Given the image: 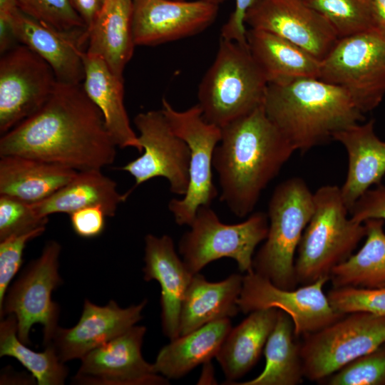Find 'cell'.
I'll use <instances>...</instances> for the list:
<instances>
[{"label": "cell", "mask_w": 385, "mask_h": 385, "mask_svg": "<svg viewBox=\"0 0 385 385\" xmlns=\"http://www.w3.org/2000/svg\"><path fill=\"white\" fill-rule=\"evenodd\" d=\"M146 328L133 326L122 334L95 348L81 360L73 377L76 384L159 385L168 379L157 374L142 356Z\"/></svg>", "instance_id": "obj_16"}, {"label": "cell", "mask_w": 385, "mask_h": 385, "mask_svg": "<svg viewBox=\"0 0 385 385\" xmlns=\"http://www.w3.org/2000/svg\"><path fill=\"white\" fill-rule=\"evenodd\" d=\"M183 1H185V0H183ZM202 1H208V2H210V3H213V4L220 5V4L225 2L227 0H202Z\"/></svg>", "instance_id": "obj_44"}, {"label": "cell", "mask_w": 385, "mask_h": 385, "mask_svg": "<svg viewBox=\"0 0 385 385\" xmlns=\"http://www.w3.org/2000/svg\"><path fill=\"white\" fill-rule=\"evenodd\" d=\"M144 262V279L155 280L160 286L163 332L172 340L179 337L181 306L193 274L178 257L172 238L167 235L145 236Z\"/></svg>", "instance_id": "obj_20"}, {"label": "cell", "mask_w": 385, "mask_h": 385, "mask_svg": "<svg viewBox=\"0 0 385 385\" xmlns=\"http://www.w3.org/2000/svg\"><path fill=\"white\" fill-rule=\"evenodd\" d=\"M221 129L212 159L220 198L235 216L244 217L295 150L267 116L263 104Z\"/></svg>", "instance_id": "obj_2"}, {"label": "cell", "mask_w": 385, "mask_h": 385, "mask_svg": "<svg viewBox=\"0 0 385 385\" xmlns=\"http://www.w3.org/2000/svg\"><path fill=\"white\" fill-rule=\"evenodd\" d=\"M70 1L83 19L87 33L98 14L103 0H70Z\"/></svg>", "instance_id": "obj_42"}, {"label": "cell", "mask_w": 385, "mask_h": 385, "mask_svg": "<svg viewBox=\"0 0 385 385\" xmlns=\"http://www.w3.org/2000/svg\"><path fill=\"white\" fill-rule=\"evenodd\" d=\"M46 227L10 236L0 241V305L9 284L23 262V253L27 243L41 235Z\"/></svg>", "instance_id": "obj_38"}, {"label": "cell", "mask_w": 385, "mask_h": 385, "mask_svg": "<svg viewBox=\"0 0 385 385\" xmlns=\"http://www.w3.org/2000/svg\"><path fill=\"white\" fill-rule=\"evenodd\" d=\"M219 6L202 0H133L135 46H157L196 35L216 19Z\"/></svg>", "instance_id": "obj_17"}, {"label": "cell", "mask_w": 385, "mask_h": 385, "mask_svg": "<svg viewBox=\"0 0 385 385\" xmlns=\"http://www.w3.org/2000/svg\"><path fill=\"white\" fill-rule=\"evenodd\" d=\"M329 280V277H321L300 287L284 289L253 270L243 276L238 307L245 314L269 308L280 309L292 318L296 337H303L345 315L332 307L324 292Z\"/></svg>", "instance_id": "obj_12"}, {"label": "cell", "mask_w": 385, "mask_h": 385, "mask_svg": "<svg viewBox=\"0 0 385 385\" xmlns=\"http://www.w3.org/2000/svg\"><path fill=\"white\" fill-rule=\"evenodd\" d=\"M17 319L9 314L1 319L0 356H11L18 360L36 379L38 385H62L68 374L56 349L50 343L43 351L28 348L18 337Z\"/></svg>", "instance_id": "obj_32"}, {"label": "cell", "mask_w": 385, "mask_h": 385, "mask_svg": "<svg viewBox=\"0 0 385 385\" xmlns=\"http://www.w3.org/2000/svg\"><path fill=\"white\" fill-rule=\"evenodd\" d=\"M146 304L147 299H144L122 308L113 300L98 306L86 299L78 323L69 329L58 327L50 343L63 363L81 359L91 350L135 326L142 319Z\"/></svg>", "instance_id": "obj_18"}, {"label": "cell", "mask_w": 385, "mask_h": 385, "mask_svg": "<svg viewBox=\"0 0 385 385\" xmlns=\"http://www.w3.org/2000/svg\"><path fill=\"white\" fill-rule=\"evenodd\" d=\"M107 215L100 207H88L70 215L71 227L76 235L84 238L99 236L106 227Z\"/></svg>", "instance_id": "obj_40"}, {"label": "cell", "mask_w": 385, "mask_h": 385, "mask_svg": "<svg viewBox=\"0 0 385 385\" xmlns=\"http://www.w3.org/2000/svg\"><path fill=\"white\" fill-rule=\"evenodd\" d=\"M278 311H253L230 330L215 357L227 382L240 379L256 364L274 327Z\"/></svg>", "instance_id": "obj_29"}, {"label": "cell", "mask_w": 385, "mask_h": 385, "mask_svg": "<svg viewBox=\"0 0 385 385\" xmlns=\"http://www.w3.org/2000/svg\"><path fill=\"white\" fill-rule=\"evenodd\" d=\"M348 155V170L340 188L349 212L355 202L372 185L381 184L385 175V141L375 133L374 120L356 123L334 135Z\"/></svg>", "instance_id": "obj_21"}, {"label": "cell", "mask_w": 385, "mask_h": 385, "mask_svg": "<svg viewBox=\"0 0 385 385\" xmlns=\"http://www.w3.org/2000/svg\"><path fill=\"white\" fill-rule=\"evenodd\" d=\"M174 133L190 149L189 185L183 198L173 199L168 209L179 225H190L201 205H210L218 191L212 181V159L222 137V129L206 121L196 104L178 111L165 99L160 108Z\"/></svg>", "instance_id": "obj_11"}, {"label": "cell", "mask_w": 385, "mask_h": 385, "mask_svg": "<svg viewBox=\"0 0 385 385\" xmlns=\"http://www.w3.org/2000/svg\"><path fill=\"white\" fill-rule=\"evenodd\" d=\"M319 79L344 89L362 113L373 111L385 96V36L371 30L339 38Z\"/></svg>", "instance_id": "obj_8"}, {"label": "cell", "mask_w": 385, "mask_h": 385, "mask_svg": "<svg viewBox=\"0 0 385 385\" xmlns=\"http://www.w3.org/2000/svg\"><path fill=\"white\" fill-rule=\"evenodd\" d=\"M385 343V317L356 312L305 335L300 343L304 376L322 381Z\"/></svg>", "instance_id": "obj_9"}, {"label": "cell", "mask_w": 385, "mask_h": 385, "mask_svg": "<svg viewBox=\"0 0 385 385\" xmlns=\"http://www.w3.org/2000/svg\"><path fill=\"white\" fill-rule=\"evenodd\" d=\"M374 29L385 36V0H373Z\"/></svg>", "instance_id": "obj_43"}, {"label": "cell", "mask_w": 385, "mask_h": 385, "mask_svg": "<svg viewBox=\"0 0 385 385\" xmlns=\"http://www.w3.org/2000/svg\"><path fill=\"white\" fill-rule=\"evenodd\" d=\"M245 23L290 41L320 61L339 39L328 20L305 0H260L247 10Z\"/></svg>", "instance_id": "obj_15"}, {"label": "cell", "mask_w": 385, "mask_h": 385, "mask_svg": "<svg viewBox=\"0 0 385 385\" xmlns=\"http://www.w3.org/2000/svg\"><path fill=\"white\" fill-rule=\"evenodd\" d=\"M231 329L230 318H225L170 340L159 351L153 364L155 371L167 379L184 376L216 357Z\"/></svg>", "instance_id": "obj_28"}, {"label": "cell", "mask_w": 385, "mask_h": 385, "mask_svg": "<svg viewBox=\"0 0 385 385\" xmlns=\"http://www.w3.org/2000/svg\"><path fill=\"white\" fill-rule=\"evenodd\" d=\"M348 213L339 187L324 185L314 192V211L295 258L298 284L329 277L332 270L348 259L365 237V224L352 220Z\"/></svg>", "instance_id": "obj_5"}, {"label": "cell", "mask_w": 385, "mask_h": 385, "mask_svg": "<svg viewBox=\"0 0 385 385\" xmlns=\"http://www.w3.org/2000/svg\"><path fill=\"white\" fill-rule=\"evenodd\" d=\"M260 0H235V7L221 29L220 38L247 45L245 17L247 10Z\"/></svg>", "instance_id": "obj_41"}, {"label": "cell", "mask_w": 385, "mask_h": 385, "mask_svg": "<svg viewBox=\"0 0 385 385\" xmlns=\"http://www.w3.org/2000/svg\"><path fill=\"white\" fill-rule=\"evenodd\" d=\"M48 218L39 216L31 203L0 195V241L10 236L46 227Z\"/></svg>", "instance_id": "obj_37"}, {"label": "cell", "mask_w": 385, "mask_h": 385, "mask_svg": "<svg viewBox=\"0 0 385 385\" xmlns=\"http://www.w3.org/2000/svg\"><path fill=\"white\" fill-rule=\"evenodd\" d=\"M247 42L268 84L319 78L321 61L290 41L272 33L250 28Z\"/></svg>", "instance_id": "obj_26"}, {"label": "cell", "mask_w": 385, "mask_h": 385, "mask_svg": "<svg viewBox=\"0 0 385 385\" xmlns=\"http://www.w3.org/2000/svg\"><path fill=\"white\" fill-rule=\"evenodd\" d=\"M78 171L21 155L0 156V195L39 202L70 182Z\"/></svg>", "instance_id": "obj_24"}, {"label": "cell", "mask_w": 385, "mask_h": 385, "mask_svg": "<svg viewBox=\"0 0 385 385\" xmlns=\"http://www.w3.org/2000/svg\"><path fill=\"white\" fill-rule=\"evenodd\" d=\"M139 133L142 155L122 170L130 173L138 185L156 178H165L170 191L184 196L189 185L190 149L170 127L162 110L142 112L134 118Z\"/></svg>", "instance_id": "obj_14"}, {"label": "cell", "mask_w": 385, "mask_h": 385, "mask_svg": "<svg viewBox=\"0 0 385 385\" xmlns=\"http://www.w3.org/2000/svg\"><path fill=\"white\" fill-rule=\"evenodd\" d=\"M51 67L20 44L0 60V133L8 132L39 110L57 84Z\"/></svg>", "instance_id": "obj_13"}, {"label": "cell", "mask_w": 385, "mask_h": 385, "mask_svg": "<svg viewBox=\"0 0 385 385\" xmlns=\"http://www.w3.org/2000/svg\"><path fill=\"white\" fill-rule=\"evenodd\" d=\"M85 78L83 88L101 111L107 130L118 148H143L134 132L124 104V81L100 56L83 53Z\"/></svg>", "instance_id": "obj_22"}, {"label": "cell", "mask_w": 385, "mask_h": 385, "mask_svg": "<svg viewBox=\"0 0 385 385\" xmlns=\"http://www.w3.org/2000/svg\"><path fill=\"white\" fill-rule=\"evenodd\" d=\"M351 219L364 223L371 219L385 222V185L381 183L366 190L349 212Z\"/></svg>", "instance_id": "obj_39"}, {"label": "cell", "mask_w": 385, "mask_h": 385, "mask_svg": "<svg viewBox=\"0 0 385 385\" xmlns=\"http://www.w3.org/2000/svg\"><path fill=\"white\" fill-rule=\"evenodd\" d=\"M242 281L243 276L239 274L217 282H209L199 273L193 274L181 306L179 336L235 316L240 312Z\"/></svg>", "instance_id": "obj_25"}, {"label": "cell", "mask_w": 385, "mask_h": 385, "mask_svg": "<svg viewBox=\"0 0 385 385\" xmlns=\"http://www.w3.org/2000/svg\"><path fill=\"white\" fill-rule=\"evenodd\" d=\"M116 148L82 84L58 81L39 110L0 138V156H25L77 171L112 164Z\"/></svg>", "instance_id": "obj_1"}, {"label": "cell", "mask_w": 385, "mask_h": 385, "mask_svg": "<svg viewBox=\"0 0 385 385\" xmlns=\"http://www.w3.org/2000/svg\"><path fill=\"white\" fill-rule=\"evenodd\" d=\"M330 23L339 38L374 29L373 0H305Z\"/></svg>", "instance_id": "obj_33"}, {"label": "cell", "mask_w": 385, "mask_h": 385, "mask_svg": "<svg viewBox=\"0 0 385 385\" xmlns=\"http://www.w3.org/2000/svg\"><path fill=\"white\" fill-rule=\"evenodd\" d=\"M263 107L294 150L302 153L364 120L344 89L317 78L269 83Z\"/></svg>", "instance_id": "obj_3"}, {"label": "cell", "mask_w": 385, "mask_h": 385, "mask_svg": "<svg viewBox=\"0 0 385 385\" xmlns=\"http://www.w3.org/2000/svg\"><path fill=\"white\" fill-rule=\"evenodd\" d=\"M327 295L332 307L341 314L363 312L385 317V287H332Z\"/></svg>", "instance_id": "obj_36"}, {"label": "cell", "mask_w": 385, "mask_h": 385, "mask_svg": "<svg viewBox=\"0 0 385 385\" xmlns=\"http://www.w3.org/2000/svg\"><path fill=\"white\" fill-rule=\"evenodd\" d=\"M294 324L286 312L279 309L276 324L264 348L265 365L255 378L235 384L297 385L304 376L300 343L295 341Z\"/></svg>", "instance_id": "obj_30"}, {"label": "cell", "mask_w": 385, "mask_h": 385, "mask_svg": "<svg viewBox=\"0 0 385 385\" xmlns=\"http://www.w3.org/2000/svg\"><path fill=\"white\" fill-rule=\"evenodd\" d=\"M268 83L248 45L220 38L197 91L204 119L222 128L263 104Z\"/></svg>", "instance_id": "obj_4"}, {"label": "cell", "mask_w": 385, "mask_h": 385, "mask_svg": "<svg viewBox=\"0 0 385 385\" xmlns=\"http://www.w3.org/2000/svg\"><path fill=\"white\" fill-rule=\"evenodd\" d=\"M19 10L36 21L61 31L86 30L70 0H16Z\"/></svg>", "instance_id": "obj_35"}, {"label": "cell", "mask_w": 385, "mask_h": 385, "mask_svg": "<svg viewBox=\"0 0 385 385\" xmlns=\"http://www.w3.org/2000/svg\"><path fill=\"white\" fill-rule=\"evenodd\" d=\"M132 191L120 194L116 183L101 169L78 171L66 185L46 199L32 206L36 213L48 217L53 213H71L83 208L98 206L107 217L115 215L118 205Z\"/></svg>", "instance_id": "obj_27"}, {"label": "cell", "mask_w": 385, "mask_h": 385, "mask_svg": "<svg viewBox=\"0 0 385 385\" xmlns=\"http://www.w3.org/2000/svg\"><path fill=\"white\" fill-rule=\"evenodd\" d=\"M314 211V193L292 177L274 190L268 205L265 242L253 258V270L284 289L297 288L295 255Z\"/></svg>", "instance_id": "obj_6"}, {"label": "cell", "mask_w": 385, "mask_h": 385, "mask_svg": "<svg viewBox=\"0 0 385 385\" xmlns=\"http://www.w3.org/2000/svg\"><path fill=\"white\" fill-rule=\"evenodd\" d=\"M61 245L48 242L40 256L31 262L9 287L0 305L1 319L14 314L17 319L18 337L30 345L29 333L35 324L43 327V344H49L59 327L60 308L51 294L62 283L58 273Z\"/></svg>", "instance_id": "obj_10"}, {"label": "cell", "mask_w": 385, "mask_h": 385, "mask_svg": "<svg viewBox=\"0 0 385 385\" xmlns=\"http://www.w3.org/2000/svg\"><path fill=\"white\" fill-rule=\"evenodd\" d=\"M18 41L36 52L53 69L58 82L81 84L85 78L83 53L86 30L61 31L19 10L14 17Z\"/></svg>", "instance_id": "obj_19"}, {"label": "cell", "mask_w": 385, "mask_h": 385, "mask_svg": "<svg viewBox=\"0 0 385 385\" xmlns=\"http://www.w3.org/2000/svg\"><path fill=\"white\" fill-rule=\"evenodd\" d=\"M328 385H385V343L325 379Z\"/></svg>", "instance_id": "obj_34"}, {"label": "cell", "mask_w": 385, "mask_h": 385, "mask_svg": "<svg viewBox=\"0 0 385 385\" xmlns=\"http://www.w3.org/2000/svg\"><path fill=\"white\" fill-rule=\"evenodd\" d=\"M189 226L178 250L192 274L223 257L233 259L242 272L248 273L253 271L256 247L267 235L269 220L267 214L257 212L242 222L227 225L220 220L210 205H201Z\"/></svg>", "instance_id": "obj_7"}, {"label": "cell", "mask_w": 385, "mask_h": 385, "mask_svg": "<svg viewBox=\"0 0 385 385\" xmlns=\"http://www.w3.org/2000/svg\"><path fill=\"white\" fill-rule=\"evenodd\" d=\"M133 0H103L87 31L86 52L100 56L111 71L123 78L135 46L133 33Z\"/></svg>", "instance_id": "obj_23"}, {"label": "cell", "mask_w": 385, "mask_h": 385, "mask_svg": "<svg viewBox=\"0 0 385 385\" xmlns=\"http://www.w3.org/2000/svg\"><path fill=\"white\" fill-rule=\"evenodd\" d=\"M366 240L363 246L329 274L333 287L379 288L385 287L384 221L371 219L364 222Z\"/></svg>", "instance_id": "obj_31"}]
</instances>
